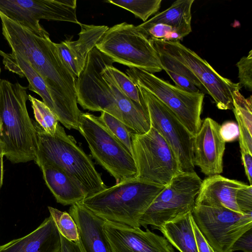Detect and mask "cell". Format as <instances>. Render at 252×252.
<instances>
[{"instance_id":"obj_23","label":"cell","mask_w":252,"mask_h":252,"mask_svg":"<svg viewBox=\"0 0 252 252\" xmlns=\"http://www.w3.org/2000/svg\"><path fill=\"white\" fill-rule=\"evenodd\" d=\"M192 217V212L187 213L164 223L158 229L180 252H198Z\"/></svg>"},{"instance_id":"obj_3","label":"cell","mask_w":252,"mask_h":252,"mask_svg":"<svg viewBox=\"0 0 252 252\" xmlns=\"http://www.w3.org/2000/svg\"><path fill=\"white\" fill-rule=\"evenodd\" d=\"M164 187L134 177L87 196L81 202L105 221L140 227V218Z\"/></svg>"},{"instance_id":"obj_28","label":"cell","mask_w":252,"mask_h":252,"mask_svg":"<svg viewBox=\"0 0 252 252\" xmlns=\"http://www.w3.org/2000/svg\"><path fill=\"white\" fill-rule=\"evenodd\" d=\"M98 117L110 132L133 156L132 132L130 130L123 122L108 113L102 112Z\"/></svg>"},{"instance_id":"obj_42","label":"cell","mask_w":252,"mask_h":252,"mask_svg":"<svg viewBox=\"0 0 252 252\" xmlns=\"http://www.w3.org/2000/svg\"><path fill=\"white\" fill-rule=\"evenodd\" d=\"M1 122L0 120V132H1ZM1 154H3V148H2V144H1V142L0 140V155Z\"/></svg>"},{"instance_id":"obj_32","label":"cell","mask_w":252,"mask_h":252,"mask_svg":"<svg viewBox=\"0 0 252 252\" xmlns=\"http://www.w3.org/2000/svg\"><path fill=\"white\" fill-rule=\"evenodd\" d=\"M238 68L239 84L247 90L252 91V50L247 56H244L237 63Z\"/></svg>"},{"instance_id":"obj_15","label":"cell","mask_w":252,"mask_h":252,"mask_svg":"<svg viewBox=\"0 0 252 252\" xmlns=\"http://www.w3.org/2000/svg\"><path fill=\"white\" fill-rule=\"evenodd\" d=\"M220 125L211 118H205L194 136V165L207 176L220 175L223 171L225 142L220 132Z\"/></svg>"},{"instance_id":"obj_20","label":"cell","mask_w":252,"mask_h":252,"mask_svg":"<svg viewBox=\"0 0 252 252\" xmlns=\"http://www.w3.org/2000/svg\"><path fill=\"white\" fill-rule=\"evenodd\" d=\"M246 184L220 175L208 176L202 181L195 205L223 207L243 214L236 202L237 190Z\"/></svg>"},{"instance_id":"obj_11","label":"cell","mask_w":252,"mask_h":252,"mask_svg":"<svg viewBox=\"0 0 252 252\" xmlns=\"http://www.w3.org/2000/svg\"><path fill=\"white\" fill-rule=\"evenodd\" d=\"M156 51L176 59L188 67L202 84L220 110L233 108V94L241 86L220 75L205 60L179 41L150 40Z\"/></svg>"},{"instance_id":"obj_30","label":"cell","mask_w":252,"mask_h":252,"mask_svg":"<svg viewBox=\"0 0 252 252\" xmlns=\"http://www.w3.org/2000/svg\"><path fill=\"white\" fill-rule=\"evenodd\" d=\"M108 69L123 93L138 106L145 110L138 87L132 80L113 65L109 66Z\"/></svg>"},{"instance_id":"obj_43","label":"cell","mask_w":252,"mask_h":252,"mask_svg":"<svg viewBox=\"0 0 252 252\" xmlns=\"http://www.w3.org/2000/svg\"><path fill=\"white\" fill-rule=\"evenodd\" d=\"M0 73H1V67H0V81L1 80V79H0Z\"/></svg>"},{"instance_id":"obj_25","label":"cell","mask_w":252,"mask_h":252,"mask_svg":"<svg viewBox=\"0 0 252 252\" xmlns=\"http://www.w3.org/2000/svg\"><path fill=\"white\" fill-rule=\"evenodd\" d=\"M106 2L115 5L133 13L144 22L160 8L161 0H107Z\"/></svg>"},{"instance_id":"obj_37","label":"cell","mask_w":252,"mask_h":252,"mask_svg":"<svg viewBox=\"0 0 252 252\" xmlns=\"http://www.w3.org/2000/svg\"><path fill=\"white\" fill-rule=\"evenodd\" d=\"M175 83L176 86L186 92L199 93L200 90L186 77L176 74L169 71H165Z\"/></svg>"},{"instance_id":"obj_6","label":"cell","mask_w":252,"mask_h":252,"mask_svg":"<svg viewBox=\"0 0 252 252\" xmlns=\"http://www.w3.org/2000/svg\"><path fill=\"white\" fill-rule=\"evenodd\" d=\"M95 47L114 63L129 68L153 74L163 70L150 41L132 24L123 22L108 28Z\"/></svg>"},{"instance_id":"obj_21","label":"cell","mask_w":252,"mask_h":252,"mask_svg":"<svg viewBox=\"0 0 252 252\" xmlns=\"http://www.w3.org/2000/svg\"><path fill=\"white\" fill-rule=\"evenodd\" d=\"M43 179L57 202L72 205L82 201L87 194L82 187L64 170L52 164L41 162Z\"/></svg>"},{"instance_id":"obj_22","label":"cell","mask_w":252,"mask_h":252,"mask_svg":"<svg viewBox=\"0 0 252 252\" xmlns=\"http://www.w3.org/2000/svg\"><path fill=\"white\" fill-rule=\"evenodd\" d=\"M108 66H107L102 71V76L111 89L121 113L123 123L133 133L139 134L146 133L150 129L151 124L146 110L138 106L123 93L112 76Z\"/></svg>"},{"instance_id":"obj_24","label":"cell","mask_w":252,"mask_h":252,"mask_svg":"<svg viewBox=\"0 0 252 252\" xmlns=\"http://www.w3.org/2000/svg\"><path fill=\"white\" fill-rule=\"evenodd\" d=\"M194 0H177L167 9L146 21L149 24L160 23L172 27L182 37L191 32V8Z\"/></svg>"},{"instance_id":"obj_36","label":"cell","mask_w":252,"mask_h":252,"mask_svg":"<svg viewBox=\"0 0 252 252\" xmlns=\"http://www.w3.org/2000/svg\"><path fill=\"white\" fill-rule=\"evenodd\" d=\"M242 251L252 252V228L240 236L232 245L230 252Z\"/></svg>"},{"instance_id":"obj_14","label":"cell","mask_w":252,"mask_h":252,"mask_svg":"<svg viewBox=\"0 0 252 252\" xmlns=\"http://www.w3.org/2000/svg\"><path fill=\"white\" fill-rule=\"evenodd\" d=\"M103 230L111 252H174L164 236L148 228L105 220Z\"/></svg>"},{"instance_id":"obj_27","label":"cell","mask_w":252,"mask_h":252,"mask_svg":"<svg viewBox=\"0 0 252 252\" xmlns=\"http://www.w3.org/2000/svg\"><path fill=\"white\" fill-rule=\"evenodd\" d=\"M48 208L50 215L54 220L61 235L69 241H79L76 224L69 213L50 206H48Z\"/></svg>"},{"instance_id":"obj_29","label":"cell","mask_w":252,"mask_h":252,"mask_svg":"<svg viewBox=\"0 0 252 252\" xmlns=\"http://www.w3.org/2000/svg\"><path fill=\"white\" fill-rule=\"evenodd\" d=\"M157 52L162 69L186 77L200 90L207 93L198 79L188 67L168 55L160 51Z\"/></svg>"},{"instance_id":"obj_33","label":"cell","mask_w":252,"mask_h":252,"mask_svg":"<svg viewBox=\"0 0 252 252\" xmlns=\"http://www.w3.org/2000/svg\"><path fill=\"white\" fill-rule=\"evenodd\" d=\"M237 206L243 214L252 213V186L246 184L240 188L236 194Z\"/></svg>"},{"instance_id":"obj_31","label":"cell","mask_w":252,"mask_h":252,"mask_svg":"<svg viewBox=\"0 0 252 252\" xmlns=\"http://www.w3.org/2000/svg\"><path fill=\"white\" fill-rule=\"evenodd\" d=\"M233 111L238 115L252 133V96L245 98L239 91L233 94Z\"/></svg>"},{"instance_id":"obj_8","label":"cell","mask_w":252,"mask_h":252,"mask_svg":"<svg viewBox=\"0 0 252 252\" xmlns=\"http://www.w3.org/2000/svg\"><path fill=\"white\" fill-rule=\"evenodd\" d=\"M126 72L136 85L144 88L171 110L192 135L198 132L202 123L203 93L186 92L140 69L129 68Z\"/></svg>"},{"instance_id":"obj_39","label":"cell","mask_w":252,"mask_h":252,"mask_svg":"<svg viewBox=\"0 0 252 252\" xmlns=\"http://www.w3.org/2000/svg\"><path fill=\"white\" fill-rule=\"evenodd\" d=\"M241 158L243 163L245 173L250 185L252 183V154L245 149H240Z\"/></svg>"},{"instance_id":"obj_7","label":"cell","mask_w":252,"mask_h":252,"mask_svg":"<svg viewBox=\"0 0 252 252\" xmlns=\"http://www.w3.org/2000/svg\"><path fill=\"white\" fill-rule=\"evenodd\" d=\"M202 181L194 171L178 172L145 211L140 226L158 229L164 223L192 212Z\"/></svg>"},{"instance_id":"obj_17","label":"cell","mask_w":252,"mask_h":252,"mask_svg":"<svg viewBox=\"0 0 252 252\" xmlns=\"http://www.w3.org/2000/svg\"><path fill=\"white\" fill-rule=\"evenodd\" d=\"M79 25L81 31L77 40H65L56 43L63 64L75 79L83 70L89 52L109 28L81 23Z\"/></svg>"},{"instance_id":"obj_4","label":"cell","mask_w":252,"mask_h":252,"mask_svg":"<svg viewBox=\"0 0 252 252\" xmlns=\"http://www.w3.org/2000/svg\"><path fill=\"white\" fill-rule=\"evenodd\" d=\"M33 123L38 143L34 161L37 165L45 162L64 170L82 187L87 196L107 188L90 157L62 126L59 125L56 133L52 135L45 132L36 122Z\"/></svg>"},{"instance_id":"obj_38","label":"cell","mask_w":252,"mask_h":252,"mask_svg":"<svg viewBox=\"0 0 252 252\" xmlns=\"http://www.w3.org/2000/svg\"><path fill=\"white\" fill-rule=\"evenodd\" d=\"M192 222L198 252H218L208 242L196 225L193 217Z\"/></svg>"},{"instance_id":"obj_2","label":"cell","mask_w":252,"mask_h":252,"mask_svg":"<svg viewBox=\"0 0 252 252\" xmlns=\"http://www.w3.org/2000/svg\"><path fill=\"white\" fill-rule=\"evenodd\" d=\"M27 89L18 82L0 81V140L4 156L12 163L34 161L37 154L36 131L26 106Z\"/></svg>"},{"instance_id":"obj_34","label":"cell","mask_w":252,"mask_h":252,"mask_svg":"<svg viewBox=\"0 0 252 252\" xmlns=\"http://www.w3.org/2000/svg\"><path fill=\"white\" fill-rule=\"evenodd\" d=\"M239 128V141L240 149H244L252 154V133L246 126L241 118L234 114Z\"/></svg>"},{"instance_id":"obj_12","label":"cell","mask_w":252,"mask_h":252,"mask_svg":"<svg viewBox=\"0 0 252 252\" xmlns=\"http://www.w3.org/2000/svg\"><path fill=\"white\" fill-rule=\"evenodd\" d=\"M113 62L94 47L75 79L77 102L84 109L109 113L123 122L111 89L101 72Z\"/></svg>"},{"instance_id":"obj_26","label":"cell","mask_w":252,"mask_h":252,"mask_svg":"<svg viewBox=\"0 0 252 252\" xmlns=\"http://www.w3.org/2000/svg\"><path fill=\"white\" fill-rule=\"evenodd\" d=\"M29 100L36 123L45 132L54 135L59 125L57 116L43 101L30 94H29Z\"/></svg>"},{"instance_id":"obj_18","label":"cell","mask_w":252,"mask_h":252,"mask_svg":"<svg viewBox=\"0 0 252 252\" xmlns=\"http://www.w3.org/2000/svg\"><path fill=\"white\" fill-rule=\"evenodd\" d=\"M61 234L52 217L28 234L0 246V252H60Z\"/></svg>"},{"instance_id":"obj_16","label":"cell","mask_w":252,"mask_h":252,"mask_svg":"<svg viewBox=\"0 0 252 252\" xmlns=\"http://www.w3.org/2000/svg\"><path fill=\"white\" fill-rule=\"evenodd\" d=\"M243 215L223 207L203 205H195L192 212L198 228L218 252H230L232 244L228 231Z\"/></svg>"},{"instance_id":"obj_13","label":"cell","mask_w":252,"mask_h":252,"mask_svg":"<svg viewBox=\"0 0 252 252\" xmlns=\"http://www.w3.org/2000/svg\"><path fill=\"white\" fill-rule=\"evenodd\" d=\"M76 0H0V12L38 36L49 37L40 20L79 25Z\"/></svg>"},{"instance_id":"obj_41","label":"cell","mask_w":252,"mask_h":252,"mask_svg":"<svg viewBox=\"0 0 252 252\" xmlns=\"http://www.w3.org/2000/svg\"><path fill=\"white\" fill-rule=\"evenodd\" d=\"M4 155L1 154L0 155V189L1 187L3 182V158Z\"/></svg>"},{"instance_id":"obj_35","label":"cell","mask_w":252,"mask_h":252,"mask_svg":"<svg viewBox=\"0 0 252 252\" xmlns=\"http://www.w3.org/2000/svg\"><path fill=\"white\" fill-rule=\"evenodd\" d=\"M220 132L225 143L235 140L239 135L238 125L233 121H226L223 123L220 126Z\"/></svg>"},{"instance_id":"obj_40","label":"cell","mask_w":252,"mask_h":252,"mask_svg":"<svg viewBox=\"0 0 252 252\" xmlns=\"http://www.w3.org/2000/svg\"><path fill=\"white\" fill-rule=\"evenodd\" d=\"M62 246L60 252H85L79 240L76 242L69 241L61 235Z\"/></svg>"},{"instance_id":"obj_19","label":"cell","mask_w":252,"mask_h":252,"mask_svg":"<svg viewBox=\"0 0 252 252\" xmlns=\"http://www.w3.org/2000/svg\"><path fill=\"white\" fill-rule=\"evenodd\" d=\"M69 213L76 224L79 242L85 252H111L103 230L104 220L81 202L71 205Z\"/></svg>"},{"instance_id":"obj_5","label":"cell","mask_w":252,"mask_h":252,"mask_svg":"<svg viewBox=\"0 0 252 252\" xmlns=\"http://www.w3.org/2000/svg\"><path fill=\"white\" fill-rule=\"evenodd\" d=\"M78 130L86 140L95 161L115 179L116 184L136 177L134 158L98 117L81 113Z\"/></svg>"},{"instance_id":"obj_9","label":"cell","mask_w":252,"mask_h":252,"mask_svg":"<svg viewBox=\"0 0 252 252\" xmlns=\"http://www.w3.org/2000/svg\"><path fill=\"white\" fill-rule=\"evenodd\" d=\"M131 139L136 178L165 187L180 172L171 149L155 128L141 134L131 132Z\"/></svg>"},{"instance_id":"obj_1","label":"cell","mask_w":252,"mask_h":252,"mask_svg":"<svg viewBox=\"0 0 252 252\" xmlns=\"http://www.w3.org/2000/svg\"><path fill=\"white\" fill-rule=\"evenodd\" d=\"M2 34L12 52L27 60L45 81L59 121L67 129H79L82 112L77 105L75 79L63 64L56 43L37 35L0 12Z\"/></svg>"},{"instance_id":"obj_10","label":"cell","mask_w":252,"mask_h":252,"mask_svg":"<svg viewBox=\"0 0 252 252\" xmlns=\"http://www.w3.org/2000/svg\"><path fill=\"white\" fill-rule=\"evenodd\" d=\"M136 86L149 118L151 127L158 131L170 146L180 171H194V136L162 102L143 87Z\"/></svg>"}]
</instances>
